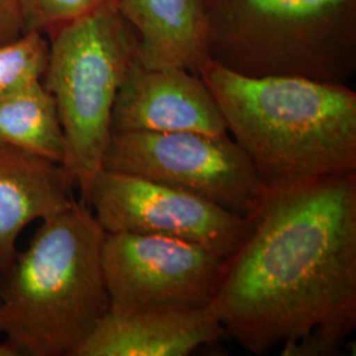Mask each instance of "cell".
<instances>
[{
    "label": "cell",
    "mask_w": 356,
    "mask_h": 356,
    "mask_svg": "<svg viewBox=\"0 0 356 356\" xmlns=\"http://www.w3.org/2000/svg\"><path fill=\"white\" fill-rule=\"evenodd\" d=\"M0 356H23V354L13 342L4 339V342H0Z\"/></svg>",
    "instance_id": "obj_17"
},
{
    "label": "cell",
    "mask_w": 356,
    "mask_h": 356,
    "mask_svg": "<svg viewBox=\"0 0 356 356\" xmlns=\"http://www.w3.org/2000/svg\"><path fill=\"white\" fill-rule=\"evenodd\" d=\"M226 259L177 239L107 234L102 268L110 310L193 309L213 304Z\"/></svg>",
    "instance_id": "obj_8"
},
{
    "label": "cell",
    "mask_w": 356,
    "mask_h": 356,
    "mask_svg": "<svg viewBox=\"0 0 356 356\" xmlns=\"http://www.w3.org/2000/svg\"><path fill=\"white\" fill-rule=\"evenodd\" d=\"M74 188L63 164L0 144V273L19 254L22 231L66 209L74 200Z\"/></svg>",
    "instance_id": "obj_11"
},
{
    "label": "cell",
    "mask_w": 356,
    "mask_h": 356,
    "mask_svg": "<svg viewBox=\"0 0 356 356\" xmlns=\"http://www.w3.org/2000/svg\"><path fill=\"white\" fill-rule=\"evenodd\" d=\"M42 83L56 102L64 132V166L89 206L111 138L115 99L138 61L139 36L116 6H107L51 32Z\"/></svg>",
    "instance_id": "obj_5"
},
{
    "label": "cell",
    "mask_w": 356,
    "mask_h": 356,
    "mask_svg": "<svg viewBox=\"0 0 356 356\" xmlns=\"http://www.w3.org/2000/svg\"><path fill=\"white\" fill-rule=\"evenodd\" d=\"M207 53L245 76L347 85L356 73V0H204Z\"/></svg>",
    "instance_id": "obj_4"
},
{
    "label": "cell",
    "mask_w": 356,
    "mask_h": 356,
    "mask_svg": "<svg viewBox=\"0 0 356 356\" xmlns=\"http://www.w3.org/2000/svg\"><path fill=\"white\" fill-rule=\"evenodd\" d=\"M49 57L44 33L31 31L0 45V98L42 81Z\"/></svg>",
    "instance_id": "obj_14"
},
{
    "label": "cell",
    "mask_w": 356,
    "mask_h": 356,
    "mask_svg": "<svg viewBox=\"0 0 356 356\" xmlns=\"http://www.w3.org/2000/svg\"><path fill=\"white\" fill-rule=\"evenodd\" d=\"M0 144L64 165V132L56 102L42 81L0 98Z\"/></svg>",
    "instance_id": "obj_13"
},
{
    "label": "cell",
    "mask_w": 356,
    "mask_h": 356,
    "mask_svg": "<svg viewBox=\"0 0 356 356\" xmlns=\"http://www.w3.org/2000/svg\"><path fill=\"white\" fill-rule=\"evenodd\" d=\"M211 306L256 355L313 331L355 330L356 172L268 191Z\"/></svg>",
    "instance_id": "obj_1"
},
{
    "label": "cell",
    "mask_w": 356,
    "mask_h": 356,
    "mask_svg": "<svg viewBox=\"0 0 356 356\" xmlns=\"http://www.w3.org/2000/svg\"><path fill=\"white\" fill-rule=\"evenodd\" d=\"M103 169L176 188L254 218L267 186L227 136L197 132H113Z\"/></svg>",
    "instance_id": "obj_6"
},
{
    "label": "cell",
    "mask_w": 356,
    "mask_h": 356,
    "mask_svg": "<svg viewBox=\"0 0 356 356\" xmlns=\"http://www.w3.org/2000/svg\"><path fill=\"white\" fill-rule=\"evenodd\" d=\"M26 33L22 0H0V45Z\"/></svg>",
    "instance_id": "obj_16"
},
{
    "label": "cell",
    "mask_w": 356,
    "mask_h": 356,
    "mask_svg": "<svg viewBox=\"0 0 356 356\" xmlns=\"http://www.w3.org/2000/svg\"><path fill=\"white\" fill-rule=\"evenodd\" d=\"M118 10L139 36L143 66L198 74L209 60L204 0H119Z\"/></svg>",
    "instance_id": "obj_12"
},
{
    "label": "cell",
    "mask_w": 356,
    "mask_h": 356,
    "mask_svg": "<svg viewBox=\"0 0 356 356\" xmlns=\"http://www.w3.org/2000/svg\"><path fill=\"white\" fill-rule=\"evenodd\" d=\"M227 338L211 305L108 312L73 356H186Z\"/></svg>",
    "instance_id": "obj_10"
},
{
    "label": "cell",
    "mask_w": 356,
    "mask_h": 356,
    "mask_svg": "<svg viewBox=\"0 0 356 356\" xmlns=\"http://www.w3.org/2000/svg\"><path fill=\"white\" fill-rule=\"evenodd\" d=\"M89 206L107 234L177 239L226 260L254 229V218L188 191L106 169L94 181Z\"/></svg>",
    "instance_id": "obj_7"
},
{
    "label": "cell",
    "mask_w": 356,
    "mask_h": 356,
    "mask_svg": "<svg viewBox=\"0 0 356 356\" xmlns=\"http://www.w3.org/2000/svg\"><path fill=\"white\" fill-rule=\"evenodd\" d=\"M106 231L82 201L42 219L24 252L0 273V335L23 356H73L110 312Z\"/></svg>",
    "instance_id": "obj_3"
},
{
    "label": "cell",
    "mask_w": 356,
    "mask_h": 356,
    "mask_svg": "<svg viewBox=\"0 0 356 356\" xmlns=\"http://www.w3.org/2000/svg\"><path fill=\"white\" fill-rule=\"evenodd\" d=\"M111 129L229 135L216 98L200 74L178 66L145 67L139 60L119 88Z\"/></svg>",
    "instance_id": "obj_9"
},
{
    "label": "cell",
    "mask_w": 356,
    "mask_h": 356,
    "mask_svg": "<svg viewBox=\"0 0 356 356\" xmlns=\"http://www.w3.org/2000/svg\"><path fill=\"white\" fill-rule=\"evenodd\" d=\"M119 0H22L26 32H53L82 16L107 6H116Z\"/></svg>",
    "instance_id": "obj_15"
},
{
    "label": "cell",
    "mask_w": 356,
    "mask_h": 356,
    "mask_svg": "<svg viewBox=\"0 0 356 356\" xmlns=\"http://www.w3.org/2000/svg\"><path fill=\"white\" fill-rule=\"evenodd\" d=\"M198 74L268 191L356 172V92L302 76H245L210 58Z\"/></svg>",
    "instance_id": "obj_2"
}]
</instances>
